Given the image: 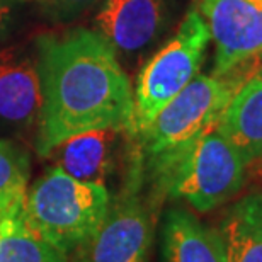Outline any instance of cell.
<instances>
[{"label": "cell", "instance_id": "cell-2", "mask_svg": "<svg viewBox=\"0 0 262 262\" xmlns=\"http://www.w3.org/2000/svg\"><path fill=\"white\" fill-rule=\"evenodd\" d=\"M146 165L164 192L208 213L242 189L247 162L216 124L179 151Z\"/></svg>", "mask_w": 262, "mask_h": 262}, {"label": "cell", "instance_id": "cell-15", "mask_svg": "<svg viewBox=\"0 0 262 262\" xmlns=\"http://www.w3.org/2000/svg\"><path fill=\"white\" fill-rule=\"evenodd\" d=\"M28 176V155L9 141H0V218L23 209Z\"/></svg>", "mask_w": 262, "mask_h": 262}, {"label": "cell", "instance_id": "cell-13", "mask_svg": "<svg viewBox=\"0 0 262 262\" xmlns=\"http://www.w3.org/2000/svg\"><path fill=\"white\" fill-rule=\"evenodd\" d=\"M228 262H262V192L238 199L223 220Z\"/></svg>", "mask_w": 262, "mask_h": 262}, {"label": "cell", "instance_id": "cell-14", "mask_svg": "<svg viewBox=\"0 0 262 262\" xmlns=\"http://www.w3.org/2000/svg\"><path fill=\"white\" fill-rule=\"evenodd\" d=\"M0 262H68L26 223L23 209L0 218Z\"/></svg>", "mask_w": 262, "mask_h": 262}, {"label": "cell", "instance_id": "cell-8", "mask_svg": "<svg viewBox=\"0 0 262 262\" xmlns=\"http://www.w3.org/2000/svg\"><path fill=\"white\" fill-rule=\"evenodd\" d=\"M162 0H106L96 24L114 50L138 51L160 31Z\"/></svg>", "mask_w": 262, "mask_h": 262}, {"label": "cell", "instance_id": "cell-10", "mask_svg": "<svg viewBox=\"0 0 262 262\" xmlns=\"http://www.w3.org/2000/svg\"><path fill=\"white\" fill-rule=\"evenodd\" d=\"M165 262H228L222 232L182 208L167 211L162 227Z\"/></svg>", "mask_w": 262, "mask_h": 262}, {"label": "cell", "instance_id": "cell-7", "mask_svg": "<svg viewBox=\"0 0 262 262\" xmlns=\"http://www.w3.org/2000/svg\"><path fill=\"white\" fill-rule=\"evenodd\" d=\"M214 43V77H223L262 55V0H203Z\"/></svg>", "mask_w": 262, "mask_h": 262}, {"label": "cell", "instance_id": "cell-9", "mask_svg": "<svg viewBox=\"0 0 262 262\" xmlns=\"http://www.w3.org/2000/svg\"><path fill=\"white\" fill-rule=\"evenodd\" d=\"M39 70L20 51H0V118L9 123L29 124L41 113Z\"/></svg>", "mask_w": 262, "mask_h": 262}, {"label": "cell", "instance_id": "cell-3", "mask_svg": "<svg viewBox=\"0 0 262 262\" xmlns=\"http://www.w3.org/2000/svg\"><path fill=\"white\" fill-rule=\"evenodd\" d=\"M109 203L111 194L104 184L78 181L56 165L26 194L23 216L45 242L72 255L97 228Z\"/></svg>", "mask_w": 262, "mask_h": 262}, {"label": "cell", "instance_id": "cell-16", "mask_svg": "<svg viewBox=\"0 0 262 262\" xmlns=\"http://www.w3.org/2000/svg\"><path fill=\"white\" fill-rule=\"evenodd\" d=\"M7 17H9V7L2 2V0H0V33H2L4 28H5Z\"/></svg>", "mask_w": 262, "mask_h": 262}, {"label": "cell", "instance_id": "cell-12", "mask_svg": "<svg viewBox=\"0 0 262 262\" xmlns=\"http://www.w3.org/2000/svg\"><path fill=\"white\" fill-rule=\"evenodd\" d=\"M119 129L102 128L75 135L58 145V167L78 181L99 182L113 170Z\"/></svg>", "mask_w": 262, "mask_h": 262}, {"label": "cell", "instance_id": "cell-6", "mask_svg": "<svg viewBox=\"0 0 262 262\" xmlns=\"http://www.w3.org/2000/svg\"><path fill=\"white\" fill-rule=\"evenodd\" d=\"M143 157L136 154L128 181L91 233L72 252V262H148L154 220L141 198Z\"/></svg>", "mask_w": 262, "mask_h": 262}, {"label": "cell", "instance_id": "cell-1", "mask_svg": "<svg viewBox=\"0 0 262 262\" xmlns=\"http://www.w3.org/2000/svg\"><path fill=\"white\" fill-rule=\"evenodd\" d=\"M43 104L36 150L50 155L75 135L113 128L135 135V94L101 33L77 29L39 41Z\"/></svg>", "mask_w": 262, "mask_h": 262}, {"label": "cell", "instance_id": "cell-17", "mask_svg": "<svg viewBox=\"0 0 262 262\" xmlns=\"http://www.w3.org/2000/svg\"><path fill=\"white\" fill-rule=\"evenodd\" d=\"M68 2H73V4H85V2H91V0H68Z\"/></svg>", "mask_w": 262, "mask_h": 262}, {"label": "cell", "instance_id": "cell-5", "mask_svg": "<svg viewBox=\"0 0 262 262\" xmlns=\"http://www.w3.org/2000/svg\"><path fill=\"white\" fill-rule=\"evenodd\" d=\"M204 15L191 9L169 43L143 67L135 89V135H140L155 116L198 75L209 43Z\"/></svg>", "mask_w": 262, "mask_h": 262}, {"label": "cell", "instance_id": "cell-4", "mask_svg": "<svg viewBox=\"0 0 262 262\" xmlns=\"http://www.w3.org/2000/svg\"><path fill=\"white\" fill-rule=\"evenodd\" d=\"M228 75H198L138 135L143 164L172 155L214 128L242 83Z\"/></svg>", "mask_w": 262, "mask_h": 262}, {"label": "cell", "instance_id": "cell-18", "mask_svg": "<svg viewBox=\"0 0 262 262\" xmlns=\"http://www.w3.org/2000/svg\"><path fill=\"white\" fill-rule=\"evenodd\" d=\"M255 73H257V75H259V77H262V61H260V65H259V68H257V72H255Z\"/></svg>", "mask_w": 262, "mask_h": 262}, {"label": "cell", "instance_id": "cell-11", "mask_svg": "<svg viewBox=\"0 0 262 262\" xmlns=\"http://www.w3.org/2000/svg\"><path fill=\"white\" fill-rule=\"evenodd\" d=\"M218 129L247 164L262 159V77L257 73L237 89L220 118Z\"/></svg>", "mask_w": 262, "mask_h": 262}]
</instances>
